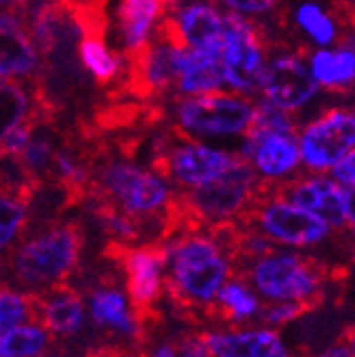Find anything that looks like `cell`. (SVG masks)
Instances as JSON below:
<instances>
[{"mask_svg":"<svg viewBox=\"0 0 355 357\" xmlns=\"http://www.w3.org/2000/svg\"><path fill=\"white\" fill-rule=\"evenodd\" d=\"M166 244V296L186 320L201 323L227 279H232V261L222 246L207 231L176 236Z\"/></svg>","mask_w":355,"mask_h":357,"instance_id":"obj_1","label":"cell"},{"mask_svg":"<svg viewBox=\"0 0 355 357\" xmlns=\"http://www.w3.org/2000/svg\"><path fill=\"white\" fill-rule=\"evenodd\" d=\"M83 244L85 234L79 222H52L13 248L7 273L11 281L31 294L70 283L79 268Z\"/></svg>","mask_w":355,"mask_h":357,"instance_id":"obj_2","label":"cell"},{"mask_svg":"<svg viewBox=\"0 0 355 357\" xmlns=\"http://www.w3.org/2000/svg\"><path fill=\"white\" fill-rule=\"evenodd\" d=\"M236 279H242L248 288L271 303H303L316 310L323 305L329 283L338 279V273L316 257L281 253L273 248L242 268Z\"/></svg>","mask_w":355,"mask_h":357,"instance_id":"obj_3","label":"cell"},{"mask_svg":"<svg viewBox=\"0 0 355 357\" xmlns=\"http://www.w3.org/2000/svg\"><path fill=\"white\" fill-rule=\"evenodd\" d=\"M170 190L162 176L142 170L129 162L92 164L90 192L85 201H103L139 220L162 218Z\"/></svg>","mask_w":355,"mask_h":357,"instance_id":"obj_4","label":"cell"},{"mask_svg":"<svg viewBox=\"0 0 355 357\" xmlns=\"http://www.w3.org/2000/svg\"><path fill=\"white\" fill-rule=\"evenodd\" d=\"M105 255L124 273V288L139 325L151 335V329L159 323V307L166 294V244H118L109 242Z\"/></svg>","mask_w":355,"mask_h":357,"instance_id":"obj_5","label":"cell"},{"mask_svg":"<svg viewBox=\"0 0 355 357\" xmlns=\"http://www.w3.org/2000/svg\"><path fill=\"white\" fill-rule=\"evenodd\" d=\"M238 225L257 231L273 244L286 246H316L329 238L331 227H327L314 213L292 205L290 201L281 199L273 192L271 178L257 181L255 196L248 209L242 213Z\"/></svg>","mask_w":355,"mask_h":357,"instance_id":"obj_6","label":"cell"},{"mask_svg":"<svg viewBox=\"0 0 355 357\" xmlns=\"http://www.w3.org/2000/svg\"><path fill=\"white\" fill-rule=\"evenodd\" d=\"M183 137V144H170V139H164L153 155V170L164 181L172 178L179 185L197 188L225 174L238 164L240 155L209 149L201 142L190 139L188 133Z\"/></svg>","mask_w":355,"mask_h":357,"instance_id":"obj_7","label":"cell"},{"mask_svg":"<svg viewBox=\"0 0 355 357\" xmlns=\"http://www.w3.org/2000/svg\"><path fill=\"white\" fill-rule=\"evenodd\" d=\"M273 192L292 205L314 213L327 227H353V190L325 176H301L290 181H271Z\"/></svg>","mask_w":355,"mask_h":357,"instance_id":"obj_8","label":"cell"},{"mask_svg":"<svg viewBox=\"0 0 355 357\" xmlns=\"http://www.w3.org/2000/svg\"><path fill=\"white\" fill-rule=\"evenodd\" d=\"M262 33L238 13H227V42L222 48V75L236 92H255L264 75Z\"/></svg>","mask_w":355,"mask_h":357,"instance_id":"obj_9","label":"cell"},{"mask_svg":"<svg viewBox=\"0 0 355 357\" xmlns=\"http://www.w3.org/2000/svg\"><path fill=\"white\" fill-rule=\"evenodd\" d=\"M253 116V105L218 89L181 100L179 120L181 127L194 133L234 135L244 133Z\"/></svg>","mask_w":355,"mask_h":357,"instance_id":"obj_10","label":"cell"},{"mask_svg":"<svg viewBox=\"0 0 355 357\" xmlns=\"http://www.w3.org/2000/svg\"><path fill=\"white\" fill-rule=\"evenodd\" d=\"M355 118L349 109H331L301 133V159L312 170H329L353 153Z\"/></svg>","mask_w":355,"mask_h":357,"instance_id":"obj_11","label":"cell"},{"mask_svg":"<svg viewBox=\"0 0 355 357\" xmlns=\"http://www.w3.org/2000/svg\"><path fill=\"white\" fill-rule=\"evenodd\" d=\"M87 307H90V316L96 327L109 331L114 337H118L120 344L146 353L151 335L139 325L129 296L114 283H96L92 292L87 294Z\"/></svg>","mask_w":355,"mask_h":357,"instance_id":"obj_12","label":"cell"},{"mask_svg":"<svg viewBox=\"0 0 355 357\" xmlns=\"http://www.w3.org/2000/svg\"><path fill=\"white\" fill-rule=\"evenodd\" d=\"M259 89L279 109H299L318 92V83L296 57H279L264 68Z\"/></svg>","mask_w":355,"mask_h":357,"instance_id":"obj_13","label":"cell"},{"mask_svg":"<svg viewBox=\"0 0 355 357\" xmlns=\"http://www.w3.org/2000/svg\"><path fill=\"white\" fill-rule=\"evenodd\" d=\"M201 337L207 357H290L273 329H205Z\"/></svg>","mask_w":355,"mask_h":357,"instance_id":"obj_14","label":"cell"},{"mask_svg":"<svg viewBox=\"0 0 355 357\" xmlns=\"http://www.w3.org/2000/svg\"><path fill=\"white\" fill-rule=\"evenodd\" d=\"M35 323L42 325L48 333L70 337L85 327V303L77 288L70 283L35 294Z\"/></svg>","mask_w":355,"mask_h":357,"instance_id":"obj_15","label":"cell"},{"mask_svg":"<svg viewBox=\"0 0 355 357\" xmlns=\"http://www.w3.org/2000/svg\"><path fill=\"white\" fill-rule=\"evenodd\" d=\"M242 157L251 162L253 170L271 181L290 174L301 162L299 144L290 133H262L246 137Z\"/></svg>","mask_w":355,"mask_h":357,"instance_id":"obj_16","label":"cell"},{"mask_svg":"<svg viewBox=\"0 0 355 357\" xmlns=\"http://www.w3.org/2000/svg\"><path fill=\"white\" fill-rule=\"evenodd\" d=\"M38 50L15 15L0 11V79L33 77Z\"/></svg>","mask_w":355,"mask_h":357,"instance_id":"obj_17","label":"cell"},{"mask_svg":"<svg viewBox=\"0 0 355 357\" xmlns=\"http://www.w3.org/2000/svg\"><path fill=\"white\" fill-rule=\"evenodd\" d=\"M40 183L33 178L9 181L0 174V253L22 236L29 222V205Z\"/></svg>","mask_w":355,"mask_h":357,"instance_id":"obj_18","label":"cell"},{"mask_svg":"<svg viewBox=\"0 0 355 357\" xmlns=\"http://www.w3.org/2000/svg\"><path fill=\"white\" fill-rule=\"evenodd\" d=\"M225 83L222 75V52L186 48L179 52L176 63V87L188 94L214 92Z\"/></svg>","mask_w":355,"mask_h":357,"instance_id":"obj_19","label":"cell"},{"mask_svg":"<svg viewBox=\"0 0 355 357\" xmlns=\"http://www.w3.org/2000/svg\"><path fill=\"white\" fill-rule=\"evenodd\" d=\"M176 22L188 46L199 50H220L227 42V13L209 5H190L179 11Z\"/></svg>","mask_w":355,"mask_h":357,"instance_id":"obj_20","label":"cell"},{"mask_svg":"<svg viewBox=\"0 0 355 357\" xmlns=\"http://www.w3.org/2000/svg\"><path fill=\"white\" fill-rule=\"evenodd\" d=\"M259 312V301L253 290L242 279H227L218 290L216 298L205 312V320L218 325H240L244 320H251Z\"/></svg>","mask_w":355,"mask_h":357,"instance_id":"obj_21","label":"cell"},{"mask_svg":"<svg viewBox=\"0 0 355 357\" xmlns=\"http://www.w3.org/2000/svg\"><path fill=\"white\" fill-rule=\"evenodd\" d=\"M172 7L174 0H120L118 20L127 50L144 44L153 22Z\"/></svg>","mask_w":355,"mask_h":357,"instance_id":"obj_22","label":"cell"},{"mask_svg":"<svg viewBox=\"0 0 355 357\" xmlns=\"http://www.w3.org/2000/svg\"><path fill=\"white\" fill-rule=\"evenodd\" d=\"M355 57L351 48L340 50H318L312 57V77L318 85L327 89H347L353 83Z\"/></svg>","mask_w":355,"mask_h":357,"instance_id":"obj_23","label":"cell"},{"mask_svg":"<svg viewBox=\"0 0 355 357\" xmlns=\"http://www.w3.org/2000/svg\"><path fill=\"white\" fill-rule=\"evenodd\" d=\"M50 347L42 325H17L0 333V357H42Z\"/></svg>","mask_w":355,"mask_h":357,"instance_id":"obj_24","label":"cell"},{"mask_svg":"<svg viewBox=\"0 0 355 357\" xmlns=\"http://www.w3.org/2000/svg\"><path fill=\"white\" fill-rule=\"evenodd\" d=\"M77 48L81 63L90 70L98 85H109L120 77V59L107 50L103 38H81Z\"/></svg>","mask_w":355,"mask_h":357,"instance_id":"obj_25","label":"cell"},{"mask_svg":"<svg viewBox=\"0 0 355 357\" xmlns=\"http://www.w3.org/2000/svg\"><path fill=\"white\" fill-rule=\"evenodd\" d=\"M33 107V98L22 83L13 79H0V142L20 124Z\"/></svg>","mask_w":355,"mask_h":357,"instance_id":"obj_26","label":"cell"},{"mask_svg":"<svg viewBox=\"0 0 355 357\" xmlns=\"http://www.w3.org/2000/svg\"><path fill=\"white\" fill-rule=\"evenodd\" d=\"M35 294L15 290L9 283L0 285V333L17 325L35 323Z\"/></svg>","mask_w":355,"mask_h":357,"instance_id":"obj_27","label":"cell"},{"mask_svg":"<svg viewBox=\"0 0 355 357\" xmlns=\"http://www.w3.org/2000/svg\"><path fill=\"white\" fill-rule=\"evenodd\" d=\"M296 127L292 118L286 114V109H279V107L271 105L269 100L253 107V116L248 127L244 131L246 137H255L262 133H294Z\"/></svg>","mask_w":355,"mask_h":357,"instance_id":"obj_28","label":"cell"},{"mask_svg":"<svg viewBox=\"0 0 355 357\" xmlns=\"http://www.w3.org/2000/svg\"><path fill=\"white\" fill-rule=\"evenodd\" d=\"M296 22L308 35H312L316 44H329L335 40V26L331 17L314 3H303L296 9Z\"/></svg>","mask_w":355,"mask_h":357,"instance_id":"obj_29","label":"cell"},{"mask_svg":"<svg viewBox=\"0 0 355 357\" xmlns=\"http://www.w3.org/2000/svg\"><path fill=\"white\" fill-rule=\"evenodd\" d=\"M314 312L312 307L303 305V303H269L266 307L259 305V320L271 327H281V325H288V323H294L296 318L305 316Z\"/></svg>","mask_w":355,"mask_h":357,"instance_id":"obj_30","label":"cell"},{"mask_svg":"<svg viewBox=\"0 0 355 357\" xmlns=\"http://www.w3.org/2000/svg\"><path fill=\"white\" fill-rule=\"evenodd\" d=\"M331 170L335 176V183H340L347 190H353V181H355V174H353L355 172V157H353V153L345 155L338 164L331 166Z\"/></svg>","mask_w":355,"mask_h":357,"instance_id":"obj_31","label":"cell"},{"mask_svg":"<svg viewBox=\"0 0 355 357\" xmlns=\"http://www.w3.org/2000/svg\"><path fill=\"white\" fill-rule=\"evenodd\" d=\"M225 3L238 13H266L277 5V0H225Z\"/></svg>","mask_w":355,"mask_h":357,"instance_id":"obj_32","label":"cell"},{"mask_svg":"<svg viewBox=\"0 0 355 357\" xmlns=\"http://www.w3.org/2000/svg\"><path fill=\"white\" fill-rule=\"evenodd\" d=\"M153 357H176V349H174V344H162L155 349Z\"/></svg>","mask_w":355,"mask_h":357,"instance_id":"obj_33","label":"cell"}]
</instances>
